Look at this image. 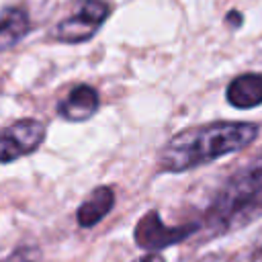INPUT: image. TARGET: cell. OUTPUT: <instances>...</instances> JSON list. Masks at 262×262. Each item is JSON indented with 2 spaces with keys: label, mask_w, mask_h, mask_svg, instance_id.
Returning a JSON list of instances; mask_svg holds the SVG:
<instances>
[{
  "label": "cell",
  "mask_w": 262,
  "mask_h": 262,
  "mask_svg": "<svg viewBox=\"0 0 262 262\" xmlns=\"http://www.w3.org/2000/svg\"><path fill=\"white\" fill-rule=\"evenodd\" d=\"M260 125L250 121H211L174 133L160 149L158 172L180 174L250 147Z\"/></svg>",
  "instance_id": "obj_1"
},
{
  "label": "cell",
  "mask_w": 262,
  "mask_h": 262,
  "mask_svg": "<svg viewBox=\"0 0 262 262\" xmlns=\"http://www.w3.org/2000/svg\"><path fill=\"white\" fill-rule=\"evenodd\" d=\"M98 106H100V98H98L96 88H92L88 84H78L57 104V113L66 121L80 123V121H88L98 111Z\"/></svg>",
  "instance_id": "obj_6"
},
{
  "label": "cell",
  "mask_w": 262,
  "mask_h": 262,
  "mask_svg": "<svg viewBox=\"0 0 262 262\" xmlns=\"http://www.w3.org/2000/svg\"><path fill=\"white\" fill-rule=\"evenodd\" d=\"M262 217V151L233 170L213 192L199 231L203 239L239 231Z\"/></svg>",
  "instance_id": "obj_2"
},
{
  "label": "cell",
  "mask_w": 262,
  "mask_h": 262,
  "mask_svg": "<svg viewBox=\"0 0 262 262\" xmlns=\"http://www.w3.org/2000/svg\"><path fill=\"white\" fill-rule=\"evenodd\" d=\"M199 233V223H184V225H166L158 211H147L139 217L133 229L135 244L145 252H160L182 244Z\"/></svg>",
  "instance_id": "obj_3"
},
{
  "label": "cell",
  "mask_w": 262,
  "mask_h": 262,
  "mask_svg": "<svg viewBox=\"0 0 262 262\" xmlns=\"http://www.w3.org/2000/svg\"><path fill=\"white\" fill-rule=\"evenodd\" d=\"M133 262H166L158 252H145L143 256H139L137 260H133Z\"/></svg>",
  "instance_id": "obj_12"
},
{
  "label": "cell",
  "mask_w": 262,
  "mask_h": 262,
  "mask_svg": "<svg viewBox=\"0 0 262 262\" xmlns=\"http://www.w3.org/2000/svg\"><path fill=\"white\" fill-rule=\"evenodd\" d=\"M31 29L29 14L23 8H8L0 16V51L16 45Z\"/></svg>",
  "instance_id": "obj_9"
},
{
  "label": "cell",
  "mask_w": 262,
  "mask_h": 262,
  "mask_svg": "<svg viewBox=\"0 0 262 262\" xmlns=\"http://www.w3.org/2000/svg\"><path fill=\"white\" fill-rule=\"evenodd\" d=\"M254 262H262V239L254 248Z\"/></svg>",
  "instance_id": "obj_13"
},
{
  "label": "cell",
  "mask_w": 262,
  "mask_h": 262,
  "mask_svg": "<svg viewBox=\"0 0 262 262\" xmlns=\"http://www.w3.org/2000/svg\"><path fill=\"white\" fill-rule=\"evenodd\" d=\"M113 207H115V190H113V186H106V184L96 186L88 194V199L78 207L76 221L84 229L94 227L98 221H102L111 213Z\"/></svg>",
  "instance_id": "obj_8"
},
{
  "label": "cell",
  "mask_w": 262,
  "mask_h": 262,
  "mask_svg": "<svg viewBox=\"0 0 262 262\" xmlns=\"http://www.w3.org/2000/svg\"><path fill=\"white\" fill-rule=\"evenodd\" d=\"M225 98L233 108L239 111H250L262 104V74L258 72H248L235 76L227 88H225Z\"/></svg>",
  "instance_id": "obj_7"
},
{
  "label": "cell",
  "mask_w": 262,
  "mask_h": 262,
  "mask_svg": "<svg viewBox=\"0 0 262 262\" xmlns=\"http://www.w3.org/2000/svg\"><path fill=\"white\" fill-rule=\"evenodd\" d=\"M45 139V125L37 119H20L0 135V162H12L33 154Z\"/></svg>",
  "instance_id": "obj_5"
},
{
  "label": "cell",
  "mask_w": 262,
  "mask_h": 262,
  "mask_svg": "<svg viewBox=\"0 0 262 262\" xmlns=\"http://www.w3.org/2000/svg\"><path fill=\"white\" fill-rule=\"evenodd\" d=\"M108 14L111 6L104 0H84L76 14L63 18L55 27L53 37L61 43H84L96 35Z\"/></svg>",
  "instance_id": "obj_4"
},
{
  "label": "cell",
  "mask_w": 262,
  "mask_h": 262,
  "mask_svg": "<svg viewBox=\"0 0 262 262\" xmlns=\"http://www.w3.org/2000/svg\"><path fill=\"white\" fill-rule=\"evenodd\" d=\"M225 23H227L229 27H233V29H239L242 23H244V14H242L239 10H229V12L225 14Z\"/></svg>",
  "instance_id": "obj_11"
},
{
  "label": "cell",
  "mask_w": 262,
  "mask_h": 262,
  "mask_svg": "<svg viewBox=\"0 0 262 262\" xmlns=\"http://www.w3.org/2000/svg\"><path fill=\"white\" fill-rule=\"evenodd\" d=\"M0 262H43V256L35 246H18L6 260Z\"/></svg>",
  "instance_id": "obj_10"
}]
</instances>
